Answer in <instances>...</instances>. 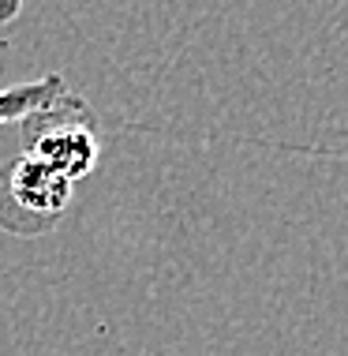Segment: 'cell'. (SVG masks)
I'll use <instances>...</instances> for the list:
<instances>
[{
  "label": "cell",
  "instance_id": "3957f363",
  "mask_svg": "<svg viewBox=\"0 0 348 356\" xmlns=\"http://www.w3.org/2000/svg\"><path fill=\"white\" fill-rule=\"evenodd\" d=\"M19 12H23V0H0V23H15ZM67 94V83L64 75H38V79H26V83H15V86H4L0 90V124H23L31 120L34 113L49 109L56 98Z\"/></svg>",
  "mask_w": 348,
  "mask_h": 356
},
{
  "label": "cell",
  "instance_id": "6da1fadb",
  "mask_svg": "<svg viewBox=\"0 0 348 356\" xmlns=\"http://www.w3.org/2000/svg\"><path fill=\"white\" fill-rule=\"evenodd\" d=\"M19 128H23V150L34 154L38 161H45L49 169H56L60 177H67L72 184L90 177L101 158V143H98V131H94V113L72 90L64 98H56L49 109L23 120Z\"/></svg>",
  "mask_w": 348,
  "mask_h": 356
},
{
  "label": "cell",
  "instance_id": "7a4b0ae2",
  "mask_svg": "<svg viewBox=\"0 0 348 356\" xmlns=\"http://www.w3.org/2000/svg\"><path fill=\"white\" fill-rule=\"evenodd\" d=\"M75 184L38 161L34 154L19 150L0 169V229L19 236H38L56 225V218L72 203Z\"/></svg>",
  "mask_w": 348,
  "mask_h": 356
}]
</instances>
